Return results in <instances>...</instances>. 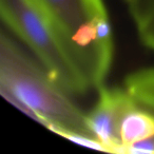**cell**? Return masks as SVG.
<instances>
[{
	"instance_id": "6da1fadb",
	"label": "cell",
	"mask_w": 154,
	"mask_h": 154,
	"mask_svg": "<svg viewBox=\"0 0 154 154\" xmlns=\"http://www.w3.org/2000/svg\"><path fill=\"white\" fill-rule=\"evenodd\" d=\"M0 93L18 110L52 132L93 136L87 114L51 78L42 64L9 35H0Z\"/></svg>"
},
{
	"instance_id": "7a4b0ae2",
	"label": "cell",
	"mask_w": 154,
	"mask_h": 154,
	"mask_svg": "<svg viewBox=\"0 0 154 154\" xmlns=\"http://www.w3.org/2000/svg\"><path fill=\"white\" fill-rule=\"evenodd\" d=\"M0 15L3 23L69 95L82 96L92 90L73 50L34 0H0Z\"/></svg>"
},
{
	"instance_id": "3957f363",
	"label": "cell",
	"mask_w": 154,
	"mask_h": 154,
	"mask_svg": "<svg viewBox=\"0 0 154 154\" xmlns=\"http://www.w3.org/2000/svg\"><path fill=\"white\" fill-rule=\"evenodd\" d=\"M52 20L84 68L93 90L105 86L114 55L103 0H34Z\"/></svg>"
},
{
	"instance_id": "277c9868",
	"label": "cell",
	"mask_w": 154,
	"mask_h": 154,
	"mask_svg": "<svg viewBox=\"0 0 154 154\" xmlns=\"http://www.w3.org/2000/svg\"><path fill=\"white\" fill-rule=\"evenodd\" d=\"M139 106L126 88L98 90V98L87 114V122L92 134L109 153H119L122 148L120 127L127 114Z\"/></svg>"
},
{
	"instance_id": "5b68a950",
	"label": "cell",
	"mask_w": 154,
	"mask_h": 154,
	"mask_svg": "<svg viewBox=\"0 0 154 154\" xmlns=\"http://www.w3.org/2000/svg\"><path fill=\"white\" fill-rule=\"evenodd\" d=\"M152 135H154V112L141 107L140 105L137 106L127 114L120 127L122 148L119 153L122 154V149L125 147Z\"/></svg>"
},
{
	"instance_id": "8992f818",
	"label": "cell",
	"mask_w": 154,
	"mask_h": 154,
	"mask_svg": "<svg viewBox=\"0 0 154 154\" xmlns=\"http://www.w3.org/2000/svg\"><path fill=\"white\" fill-rule=\"evenodd\" d=\"M125 88L141 107L154 112V68L130 73L125 80Z\"/></svg>"
},
{
	"instance_id": "52a82bcc",
	"label": "cell",
	"mask_w": 154,
	"mask_h": 154,
	"mask_svg": "<svg viewBox=\"0 0 154 154\" xmlns=\"http://www.w3.org/2000/svg\"><path fill=\"white\" fill-rule=\"evenodd\" d=\"M136 29L141 42L154 51V5L148 15L136 24Z\"/></svg>"
},
{
	"instance_id": "ba28073f",
	"label": "cell",
	"mask_w": 154,
	"mask_h": 154,
	"mask_svg": "<svg viewBox=\"0 0 154 154\" xmlns=\"http://www.w3.org/2000/svg\"><path fill=\"white\" fill-rule=\"evenodd\" d=\"M57 135H60L61 137H64V138L69 139V140L73 141V143H77V145L79 146H84V147L98 150V151L107 152L105 146L97 138L90 136V135L82 134V133H75V132H60Z\"/></svg>"
},
{
	"instance_id": "9c48e42d",
	"label": "cell",
	"mask_w": 154,
	"mask_h": 154,
	"mask_svg": "<svg viewBox=\"0 0 154 154\" xmlns=\"http://www.w3.org/2000/svg\"><path fill=\"white\" fill-rule=\"evenodd\" d=\"M153 5L154 0H135L129 7L131 16H132L135 24L139 23L148 15V13L153 8Z\"/></svg>"
},
{
	"instance_id": "30bf717a",
	"label": "cell",
	"mask_w": 154,
	"mask_h": 154,
	"mask_svg": "<svg viewBox=\"0 0 154 154\" xmlns=\"http://www.w3.org/2000/svg\"><path fill=\"white\" fill-rule=\"evenodd\" d=\"M154 154V135L140 141L125 147L122 154Z\"/></svg>"
},
{
	"instance_id": "8fae6325",
	"label": "cell",
	"mask_w": 154,
	"mask_h": 154,
	"mask_svg": "<svg viewBox=\"0 0 154 154\" xmlns=\"http://www.w3.org/2000/svg\"><path fill=\"white\" fill-rule=\"evenodd\" d=\"M125 1H126V2L128 3V5H129V7H130V5H132L133 2H134L135 0H125Z\"/></svg>"
}]
</instances>
